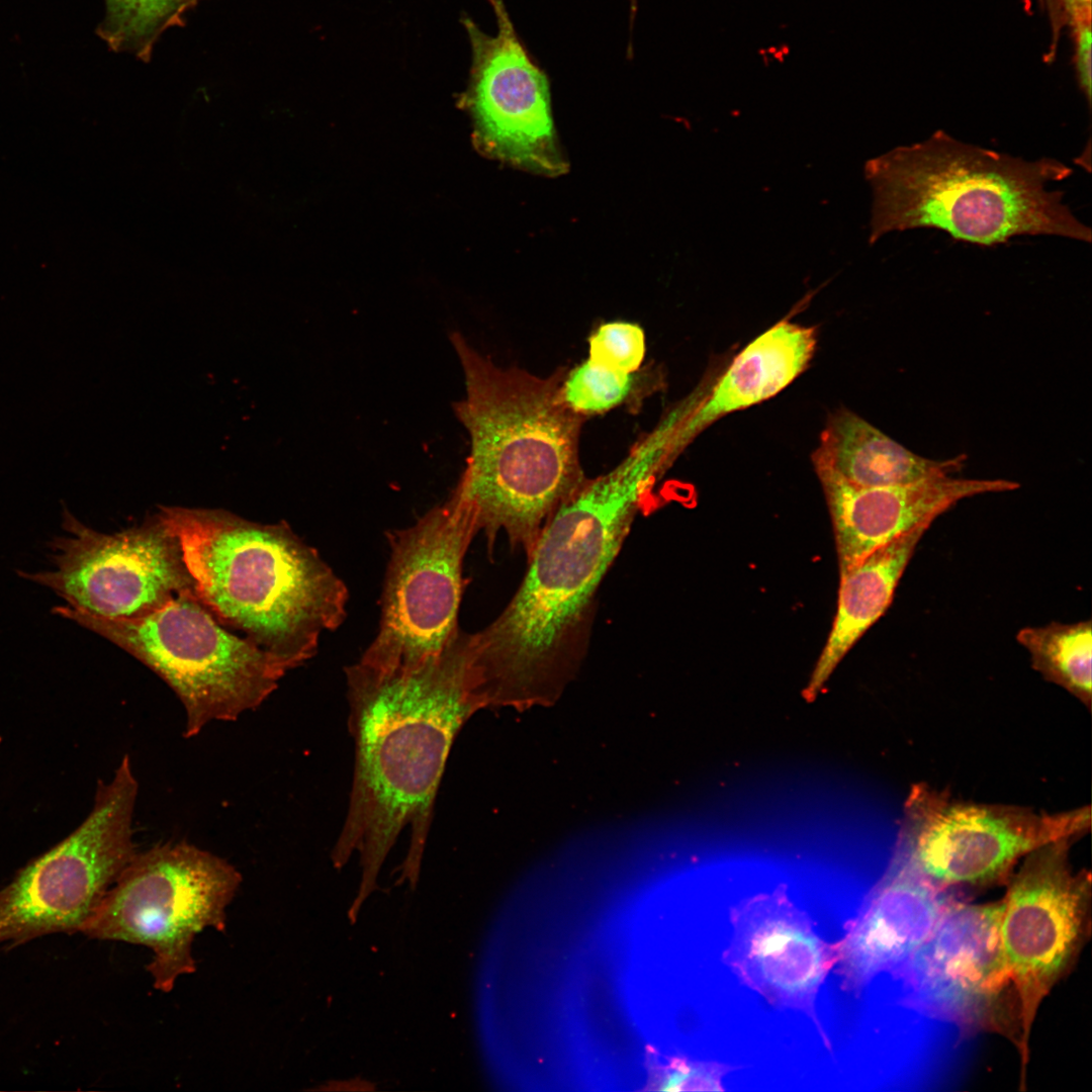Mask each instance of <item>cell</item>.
Segmentation results:
<instances>
[{"instance_id": "obj_1", "label": "cell", "mask_w": 1092, "mask_h": 1092, "mask_svg": "<svg viewBox=\"0 0 1092 1092\" xmlns=\"http://www.w3.org/2000/svg\"><path fill=\"white\" fill-rule=\"evenodd\" d=\"M674 429L664 417L618 465L587 478L541 532L504 611L471 633L487 708L549 707L574 679L588 648L598 588L668 466Z\"/></svg>"}, {"instance_id": "obj_2", "label": "cell", "mask_w": 1092, "mask_h": 1092, "mask_svg": "<svg viewBox=\"0 0 1092 1092\" xmlns=\"http://www.w3.org/2000/svg\"><path fill=\"white\" fill-rule=\"evenodd\" d=\"M345 674L354 772L331 858L341 870L359 854L361 882L348 911L355 923L407 826L411 842L397 884L407 881L416 888L451 746L485 705L472 668L471 634L461 630L442 652L414 668L379 670L358 661Z\"/></svg>"}, {"instance_id": "obj_3", "label": "cell", "mask_w": 1092, "mask_h": 1092, "mask_svg": "<svg viewBox=\"0 0 1092 1092\" xmlns=\"http://www.w3.org/2000/svg\"><path fill=\"white\" fill-rule=\"evenodd\" d=\"M450 340L466 391L453 407L470 438L456 487L475 511L489 556L502 532L528 559L550 519L587 480L579 459L584 417L563 398L565 372L540 377L502 368L461 334Z\"/></svg>"}, {"instance_id": "obj_4", "label": "cell", "mask_w": 1092, "mask_h": 1092, "mask_svg": "<svg viewBox=\"0 0 1092 1092\" xmlns=\"http://www.w3.org/2000/svg\"><path fill=\"white\" fill-rule=\"evenodd\" d=\"M158 513L180 542L201 602L287 672L344 622L347 586L285 521L263 524L215 509Z\"/></svg>"}, {"instance_id": "obj_5", "label": "cell", "mask_w": 1092, "mask_h": 1092, "mask_svg": "<svg viewBox=\"0 0 1092 1092\" xmlns=\"http://www.w3.org/2000/svg\"><path fill=\"white\" fill-rule=\"evenodd\" d=\"M1071 174L1052 158L1024 160L936 130L867 161L873 190L869 243L925 228L981 246L1024 235L1090 243V228L1064 202L1063 192L1048 189Z\"/></svg>"}, {"instance_id": "obj_6", "label": "cell", "mask_w": 1092, "mask_h": 1092, "mask_svg": "<svg viewBox=\"0 0 1092 1092\" xmlns=\"http://www.w3.org/2000/svg\"><path fill=\"white\" fill-rule=\"evenodd\" d=\"M54 612L99 634L157 673L176 694L184 736L259 708L287 670L269 653L222 625L195 590L132 619L93 616L69 606Z\"/></svg>"}, {"instance_id": "obj_7", "label": "cell", "mask_w": 1092, "mask_h": 1092, "mask_svg": "<svg viewBox=\"0 0 1092 1092\" xmlns=\"http://www.w3.org/2000/svg\"><path fill=\"white\" fill-rule=\"evenodd\" d=\"M242 883L226 859L186 841L136 852L82 929L92 939L144 945L154 987L170 992L195 972L194 937L225 928L226 908Z\"/></svg>"}, {"instance_id": "obj_8", "label": "cell", "mask_w": 1092, "mask_h": 1092, "mask_svg": "<svg viewBox=\"0 0 1092 1092\" xmlns=\"http://www.w3.org/2000/svg\"><path fill=\"white\" fill-rule=\"evenodd\" d=\"M139 783L125 754L99 782L90 813L66 838L0 888V945L9 949L55 933L81 932L136 854Z\"/></svg>"}, {"instance_id": "obj_9", "label": "cell", "mask_w": 1092, "mask_h": 1092, "mask_svg": "<svg viewBox=\"0 0 1092 1092\" xmlns=\"http://www.w3.org/2000/svg\"><path fill=\"white\" fill-rule=\"evenodd\" d=\"M478 533L475 511L457 487L414 525L388 533L379 628L359 661L408 669L442 652L460 630L463 561Z\"/></svg>"}, {"instance_id": "obj_10", "label": "cell", "mask_w": 1092, "mask_h": 1092, "mask_svg": "<svg viewBox=\"0 0 1092 1092\" xmlns=\"http://www.w3.org/2000/svg\"><path fill=\"white\" fill-rule=\"evenodd\" d=\"M1091 829L1090 806L1049 813L1031 808L958 800L926 784L911 787L897 845L935 885L1006 884L1021 859Z\"/></svg>"}, {"instance_id": "obj_11", "label": "cell", "mask_w": 1092, "mask_h": 1092, "mask_svg": "<svg viewBox=\"0 0 1092 1092\" xmlns=\"http://www.w3.org/2000/svg\"><path fill=\"white\" fill-rule=\"evenodd\" d=\"M1077 839L1042 845L1021 859L1006 882L1001 941L1016 1012L1021 1077L1038 1008L1074 968L1091 929V876L1070 861Z\"/></svg>"}, {"instance_id": "obj_12", "label": "cell", "mask_w": 1092, "mask_h": 1092, "mask_svg": "<svg viewBox=\"0 0 1092 1092\" xmlns=\"http://www.w3.org/2000/svg\"><path fill=\"white\" fill-rule=\"evenodd\" d=\"M63 528L67 534L51 544L53 568L22 575L75 610L108 619L140 618L195 590L180 542L159 513L106 534L66 511Z\"/></svg>"}, {"instance_id": "obj_13", "label": "cell", "mask_w": 1092, "mask_h": 1092, "mask_svg": "<svg viewBox=\"0 0 1092 1092\" xmlns=\"http://www.w3.org/2000/svg\"><path fill=\"white\" fill-rule=\"evenodd\" d=\"M497 20L495 35L461 17L471 47L469 82L462 100L474 122L475 140L487 156L546 177L568 170L556 136L549 80L517 34L503 0H488Z\"/></svg>"}, {"instance_id": "obj_14", "label": "cell", "mask_w": 1092, "mask_h": 1092, "mask_svg": "<svg viewBox=\"0 0 1092 1092\" xmlns=\"http://www.w3.org/2000/svg\"><path fill=\"white\" fill-rule=\"evenodd\" d=\"M1002 910L1001 900L951 899L927 940L895 976L902 982L903 1002L964 1032L1007 1034V996H1014L1001 941Z\"/></svg>"}, {"instance_id": "obj_15", "label": "cell", "mask_w": 1092, "mask_h": 1092, "mask_svg": "<svg viewBox=\"0 0 1092 1092\" xmlns=\"http://www.w3.org/2000/svg\"><path fill=\"white\" fill-rule=\"evenodd\" d=\"M732 935L722 962L770 1005L803 1013L824 1046L832 1043L817 998L834 969V942L822 939L810 916L790 899L786 885L743 899L729 909Z\"/></svg>"}, {"instance_id": "obj_16", "label": "cell", "mask_w": 1092, "mask_h": 1092, "mask_svg": "<svg viewBox=\"0 0 1092 1092\" xmlns=\"http://www.w3.org/2000/svg\"><path fill=\"white\" fill-rule=\"evenodd\" d=\"M951 898L896 844L884 875L834 942L840 988L859 994L876 977L894 978L934 930Z\"/></svg>"}, {"instance_id": "obj_17", "label": "cell", "mask_w": 1092, "mask_h": 1092, "mask_svg": "<svg viewBox=\"0 0 1092 1092\" xmlns=\"http://www.w3.org/2000/svg\"><path fill=\"white\" fill-rule=\"evenodd\" d=\"M830 513L840 573L876 549L924 524H931L959 502L980 494L1012 491L1007 479L942 475L912 483L859 487L820 474Z\"/></svg>"}, {"instance_id": "obj_18", "label": "cell", "mask_w": 1092, "mask_h": 1092, "mask_svg": "<svg viewBox=\"0 0 1092 1092\" xmlns=\"http://www.w3.org/2000/svg\"><path fill=\"white\" fill-rule=\"evenodd\" d=\"M817 345L814 327L783 320L749 343L731 362L711 392L694 402L678 424L668 458L709 425L730 413L768 399L807 369Z\"/></svg>"}, {"instance_id": "obj_19", "label": "cell", "mask_w": 1092, "mask_h": 1092, "mask_svg": "<svg viewBox=\"0 0 1092 1092\" xmlns=\"http://www.w3.org/2000/svg\"><path fill=\"white\" fill-rule=\"evenodd\" d=\"M811 457L817 475H831L859 487L952 475L967 459L964 454L946 460L919 456L845 407L829 415Z\"/></svg>"}, {"instance_id": "obj_20", "label": "cell", "mask_w": 1092, "mask_h": 1092, "mask_svg": "<svg viewBox=\"0 0 1092 1092\" xmlns=\"http://www.w3.org/2000/svg\"><path fill=\"white\" fill-rule=\"evenodd\" d=\"M931 524L918 526L840 573L837 610L803 696L813 701L855 642L892 603L915 549Z\"/></svg>"}, {"instance_id": "obj_21", "label": "cell", "mask_w": 1092, "mask_h": 1092, "mask_svg": "<svg viewBox=\"0 0 1092 1092\" xmlns=\"http://www.w3.org/2000/svg\"><path fill=\"white\" fill-rule=\"evenodd\" d=\"M1017 642L1043 679L1063 688L1090 711L1092 704V624L1051 622L1021 628Z\"/></svg>"}, {"instance_id": "obj_22", "label": "cell", "mask_w": 1092, "mask_h": 1092, "mask_svg": "<svg viewBox=\"0 0 1092 1092\" xmlns=\"http://www.w3.org/2000/svg\"><path fill=\"white\" fill-rule=\"evenodd\" d=\"M105 16L97 33L115 52L149 62L167 29L185 25V15L202 0H104Z\"/></svg>"}, {"instance_id": "obj_23", "label": "cell", "mask_w": 1092, "mask_h": 1092, "mask_svg": "<svg viewBox=\"0 0 1092 1092\" xmlns=\"http://www.w3.org/2000/svg\"><path fill=\"white\" fill-rule=\"evenodd\" d=\"M633 385L632 373L614 371L586 359L565 373L562 395L571 410L585 417L621 404L630 395Z\"/></svg>"}, {"instance_id": "obj_24", "label": "cell", "mask_w": 1092, "mask_h": 1092, "mask_svg": "<svg viewBox=\"0 0 1092 1092\" xmlns=\"http://www.w3.org/2000/svg\"><path fill=\"white\" fill-rule=\"evenodd\" d=\"M642 328L626 322L600 326L588 340V360L605 368L634 374L645 356Z\"/></svg>"}, {"instance_id": "obj_25", "label": "cell", "mask_w": 1092, "mask_h": 1092, "mask_svg": "<svg viewBox=\"0 0 1092 1092\" xmlns=\"http://www.w3.org/2000/svg\"><path fill=\"white\" fill-rule=\"evenodd\" d=\"M738 1069L741 1067L718 1061L674 1057L657 1072L653 1089L670 1092L724 1091V1079Z\"/></svg>"}, {"instance_id": "obj_26", "label": "cell", "mask_w": 1092, "mask_h": 1092, "mask_svg": "<svg viewBox=\"0 0 1092 1092\" xmlns=\"http://www.w3.org/2000/svg\"><path fill=\"white\" fill-rule=\"evenodd\" d=\"M1074 26L1075 62L1079 85L1090 104L1091 100V14L1071 19Z\"/></svg>"}, {"instance_id": "obj_27", "label": "cell", "mask_w": 1092, "mask_h": 1092, "mask_svg": "<svg viewBox=\"0 0 1092 1092\" xmlns=\"http://www.w3.org/2000/svg\"><path fill=\"white\" fill-rule=\"evenodd\" d=\"M1070 18L1091 14V0H1058Z\"/></svg>"}]
</instances>
